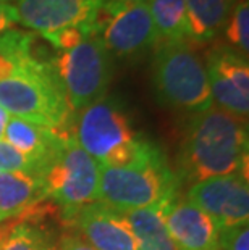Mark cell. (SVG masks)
<instances>
[{
    "mask_svg": "<svg viewBox=\"0 0 249 250\" xmlns=\"http://www.w3.org/2000/svg\"><path fill=\"white\" fill-rule=\"evenodd\" d=\"M248 120L212 105L193 115L180 148L177 174L191 184L225 174L248 176Z\"/></svg>",
    "mask_w": 249,
    "mask_h": 250,
    "instance_id": "2",
    "label": "cell"
},
{
    "mask_svg": "<svg viewBox=\"0 0 249 250\" xmlns=\"http://www.w3.org/2000/svg\"><path fill=\"white\" fill-rule=\"evenodd\" d=\"M0 223H2V218H0Z\"/></svg>",
    "mask_w": 249,
    "mask_h": 250,
    "instance_id": "28",
    "label": "cell"
},
{
    "mask_svg": "<svg viewBox=\"0 0 249 250\" xmlns=\"http://www.w3.org/2000/svg\"><path fill=\"white\" fill-rule=\"evenodd\" d=\"M0 107L15 118L70 134L75 113L50 58L34 52V34L13 29L0 36Z\"/></svg>",
    "mask_w": 249,
    "mask_h": 250,
    "instance_id": "1",
    "label": "cell"
},
{
    "mask_svg": "<svg viewBox=\"0 0 249 250\" xmlns=\"http://www.w3.org/2000/svg\"><path fill=\"white\" fill-rule=\"evenodd\" d=\"M41 174L33 171L0 173V218H17L38 202L44 200Z\"/></svg>",
    "mask_w": 249,
    "mask_h": 250,
    "instance_id": "16",
    "label": "cell"
},
{
    "mask_svg": "<svg viewBox=\"0 0 249 250\" xmlns=\"http://www.w3.org/2000/svg\"><path fill=\"white\" fill-rule=\"evenodd\" d=\"M115 2H123V3H142V2H149V0H115Z\"/></svg>",
    "mask_w": 249,
    "mask_h": 250,
    "instance_id": "26",
    "label": "cell"
},
{
    "mask_svg": "<svg viewBox=\"0 0 249 250\" xmlns=\"http://www.w3.org/2000/svg\"><path fill=\"white\" fill-rule=\"evenodd\" d=\"M41 178L44 197L60 210L65 223H70L83 207L99 199V163L71 136L45 165Z\"/></svg>",
    "mask_w": 249,
    "mask_h": 250,
    "instance_id": "7",
    "label": "cell"
},
{
    "mask_svg": "<svg viewBox=\"0 0 249 250\" xmlns=\"http://www.w3.org/2000/svg\"><path fill=\"white\" fill-rule=\"evenodd\" d=\"M67 137H70V134H63L15 116H8L3 131V141L33 162L39 174L62 148Z\"/></svg>",
    "mask_w": 249,
    "mask_h": 250,
    "instance_id": "14",
    "label": "cell"
},
{
    "mask_svg": "<svg viewBox=\"0 0 249 250\" xmlns=\"http://www.w3.org/2000/svg\"><path fill=\"white\" fill-rule=\"evenodd\" d=\"M209 87L214 107L248 120L249 113V63L248 58L228 45L214 47L207 58Z\"/></svg>",
    "mask_w": 249,
    "mask_h": 250,
    "instance_id": "11",
    "label": "cell"
},
{
    "mask_svg": "<svg viewBox=\"0 0 249 250\" xmlns=\"http://www.w3.org/2000/svg\"><path fill=\"white\" fill-rule=\"evenodd\" d=\"M135 234L137 250H180L168 232L162 207L121 211Z\"/></svg>",
    "mask_w": 249,
    "mask_h": 250,
    "instance_id": "18",
    "label": "cell"
},
{
    "mask_svg": "<svg viewBox=\"0 0 249 250\" xmlns=\"http://www.w3.org/2000/svg\"><path fill=\"white\" fill-rule=\"evenodd\" d=\"M44 200L17 216L18 220L10 225H0V250H54L57 236L52 226L45 225Z\"/></svg>",
    "mask_w": 249,
    "mask_h": 250,
    "instance_id": "15",
    "label": "cell"
},
{
    "mask_svg": "<svg viewBox=\"0 0 249 250\" xmlns=\"http://www.w3.org/2000/svg\"><path fill=\"white\" fill-rule=\"evenodd\" d=\"M71 131L73 139L99 167H128L162 153L136 129L125 105L107 94L76 111Z\"/></svg>",
    "mask_w": 249,
    "mask_h": 250,
    "instance_id": "3",
    "label": "cell"
},
{
    "mask_svg": "<svg viewBox=\"0 0 249 250\" xmlns=\"http://www.w3.org/2000/svg\"><path fill=\"white\" fill-rule=\"evenodd\" d=\"M184 199L207 213L220 229L249 223V184L246 174L201 179L191 184Z\"/></svg>",
    "mask_w": 249,
    "mask_h": 250,
    "instance_id": "10",
    "label": "cell"
},
{
    "mask_svg": "<svg viewBox=\"0 0 249 250\" xmlns=\"http://www.w3.org/2000/svg\"><path fill=\"white\" fill-rule=\"evenodd\" d=\"M50 63L73 113L107 94L112 81V55L96 31L70 49L57 50Z\"/></svg>",
    "mask_w": 249,
    "mask_h": 250,
    "instance_id": "6",
    "label": "cell"
},
{
    "mask_svg": "<svg viewBox=\"0 0 249 250\" xmlns=\"http://www.w3.org/2000/svg\"><path fill=\"white\" fill-rule=\"evenodd\" d=\"M68 229L62 231L57 236L54 250H96L76 229H73L68 223Z\"/></svg>",
    "mask_w": 249,
    "mask_h": 250,
    "instance_id": "23",
    "label": "cell"
},
{
    "mask_svg": "<svg viewBox=\"0 0 249 250\" xmlns=\"http://www.w3.org/2000/svg\"><path fill=\"white\" fill-rule=\"evenodd\" d=\"M104 0H17L12 7L18 24L42 37L68 29H96Z\"/></svg>",
    "mask_w": 249,
    "mask_h": 250,
    "instance_id": "9",
    "label": "cell"
},
{
    "mask_svg": "<svg viewBox=\"0 0 249 250\" xmlns=\"http://www.w3.org/2000/svg\"><path fill=\"white\" fill-rule=\"evenodd\" d=\"M17 0H0V3H7V5H13Z\"/></svg>",
    "mask_w": 249,
    "mask_h": 250,
    "instance_id": "27",
    "label": "cell"
},
{
    "mask_svg": "<svg viewBox=\"0 0 249 250\" xmlns=\"http://www.w3.org/2000/svg\"><path fill=\"white\" fill-rule=\"evenodd\" d=\"M152 84L163 107L203 113L212 105L205 60L186 41L163 42L154 54Z\"/></svg>",
    "mask_w": 249,
    "mask_h": 250,
    "instance_id": "4",
    "label": "cell"
},
{
    "mask_svg": "<svg viewBox=\"0 0 249 250\" xmlns=\"http://www.w3.org/2000/svg\"><path fill=\"white\" fill-rule=\"evenodd\" d=\"M10 171H33L39 174L33 162L21 155L17 148H13L8 142L2 139L0 141V173Z\"/></svg>",
    "mask_w": 249,
    "mask_h": 250,
    "instance_id": "21",
    "label": "cell"
},
{
    "mask_svg": "<svg viewBox=\"0 0 249 250\" xmlns=\"http://www.w3.org/2000/svg\"><path fill=\"white\" fill-rule=\"evenodd\" d=\"M162 216L180 250H217L220 228L184 197L177 195L162 207Z\"/></svg>",
    "mask_w": 249,
    "mask_h": 250,
    "instance_id": "12",
    "label": "cell"
},
{
    "mask_svg": "<svg viewBox=\"0 0 249 250\" xmlns=\"http://www.w3.org/2000/svg\"><path fill=\"white\" fill-rule=\"evenodd\" d=\"M94 26L109 54L121 60L144 55L158 42L147 2L104 0Z\"/></svg>",
    "mask_w": 249,
    "mask_h": 250,
    "instance_id": "8",
    "label": "cell"
},
{
    "mask_svg": "<svg viewBox=\"0 0 249 250\" xmlns=\"http://www.w3.org/2000/svg\"><path fill=\"white\" fill-rule=\"evenodd\" d=\"M225 34L228 39V47L236 50L243 57L249 55V2L236 0L228 21L225 24Z\"/></svg>",
    "mask_w": 249,
    "mask_h": 250,
    "instance_id": "20",
    "label": "cell"
},
{
    "mask_svg": "<svg viewBox=\"0 0 249 250\" xmlns=\"http://www.w3.org/2000/svg\"><path fill=\"white\" fill-rule=\"evenodd\" d=\"M70 225L96 250H137L126 216L100 202L83 207Z\"/></svg>",
    "mask_w": 249,
    "mask_h": 250,
    "instance_id": "13",
    "label": "cell"
},
{
    "mask_svg": "<svg viewBox=\"0 0 249 250\" xmlns=\"http://www.w3.org/2000/svg\"><path fill=\"white\" fill-rule=\"evenodd\" d=\"M217 250H249V223L220 229Z\"/></svg>",
    "mask_w": 249,
    "mask_h": 250,
    "instance_id": "22",
    "label": "cell"
},
{
    "mask_svg": "<svg viewBox=\"0 0 249 250\" xmlns=\"http://www.w3.org/2000/svg\"><path fill=\"white\" fill-rule=\"evenodd\" d=\"M17 24H18L17 15H15V10L12 5L0 3V36L13 31Z\"/></svg>",
    "mask_w": 249,
    "mask_h": 250,
    "instance_id": "24",
    "label": "cell"
},
{
    "mask_svg": "<svg viewBox=\"0 0 249 250\" xmlns=\"http://www.w3.org/2000/svg\"><path fill=\"white\" fill-rule=\"evenodd\" d=\"M180 186L181 179L162 152L128 167H99L97 202L118 211L163 207L180 195Z\"/></svg>",
    "mask_w": 249,
    "mask_h": 250,
    "instance_id": "5",
    "label": "cell"
},
{
    "mask_svg": "<svg viewBox=\"0 0 249 250\" xmlns=\"http://www.w3.org/2000/svg\"><path fill=\"white\" fill-rule=\"evenodd\" d=\"M236 0H184L188 39L205 42L225 28Z\"/></svg>",
    "mask_w": 249,
    "mask_h": 250,
    "instance_id": "17",
    "label": "cell"
},
{
    "mask_svg": "<svg viewBox=\"0 0 249 250\" xmlns=\"http://www.w3.org/2000/svg\"><path fill=\"white\" fill-rule=\"evenodd\" d=\"M147 5H149L158 41L178 42L188 39L184 0H149Z\"/></svg>",
    "mask_w": 249,
    "mask_h": 250,
    "instance_id": "19",
    "label": "cell"
},
{
    "mask_svg": "<svg viewBox=\"0 0 249 250\" xmlns=\"http://www.w3.org/2000/svg\"><path fill=\"white\" fill-rule=\"evenodd\" d=\"M8 113L5 111L2 107H0V141L3 139V131H5V125H7V120H8Z\"/></svg>",
    "mask_w": 249,
    "mask_h": 250,
    "instance_id": "25",
    "label": "cell"
}]
</instances>
